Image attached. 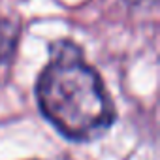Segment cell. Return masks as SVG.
<instances>
[{
	"mask_svg": "<svg viewBox=\"0 0 160 160\" xmlns=\"http://www.w3.org/2000/svg\"><path fill=\"white\" fill-rule=\"evenodd\" d=\"M42 115L68 139L92 141L115 122V108L100 75L70 40L51 45V57L36 83Z\"/></svg>",
	"mask_w": 160,
	"mask_h": 160,
	"instance_id": "obj_1",
	"label": "cell"
},
{
	"mask_svg": "<svg viewBox=\"0 0 160 160\" xmlns=\"http://www.w3.org/2000/svg\"><path fill=\"white\" fill-rule=\"evenodd\" d=\"M19 28L8 19H0V64L8 62L17 45Z\"/></svg>",
	"mask_w": 160,
	"mask_h": 160,
	"instance_id": "obj_2",
	"label": "cell"
}]
</instances>
